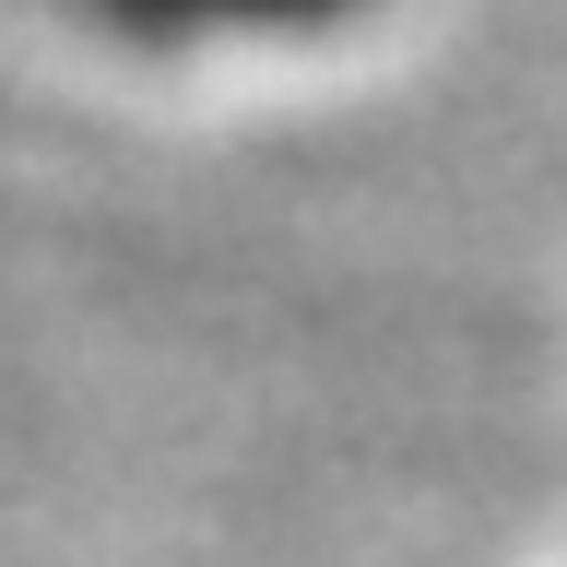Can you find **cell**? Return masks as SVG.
<instances>
[{
  "label": "cell",
  "instance_id": "1",
  "mask_svg": "<svg viewBox=\"0 0 567 567\" xmlns=\"http://www.w3.org/2000/svg\"><path fill=\"white\" fill-rule=\"evenodd\" d=\"M71 12L131 35H284V24H331L354 0H71Z\"/></svg>",
  "mask_w": 567,
  "mask_h": 567
}]
</instances>
